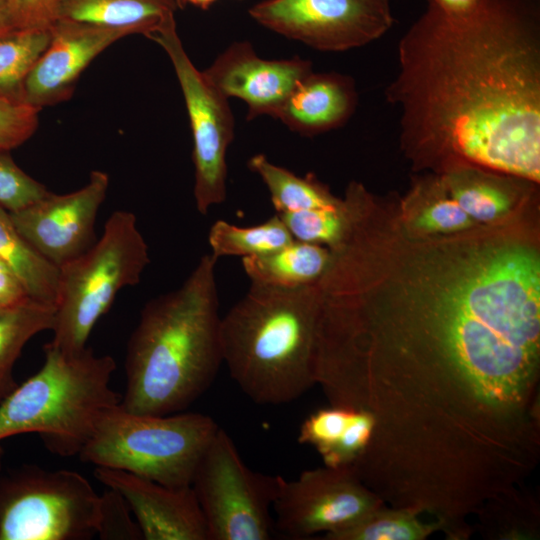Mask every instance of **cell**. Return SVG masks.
I'll return each mask as SVG.
<instances>
[{
	"label": "cell",
	"instance_id": "cell-1",
	"mask_svg": "<svg viewBox=\"0 0 540 540\" xmlns=\"http://www.w3.org/2000/svg\"><path fill=\"white\" fill-rule=\"evenodd\" d=\"M348 226L316 282L314 378L371 414L367 451L425 475L497 462L540 426V239L530 207L421 235L399 201L348 185Z\"/></svg>",
	"mask_w": 540,
	"mask_h": 540
},
{
	"label": "cell",
	"instance_id": "cell-2",
	"mask_svg": "<svg viewBox=\"0 0 540 540\" xmlns=\"http://www.w3.org/2000/svg\"><path fill=\"white\" fill-rule=\"evenodd\" d=\"M386 86L416 171L474 165L540 182V0H428L398 43Z\"/></svg>",
	"mask_w": 540,
	"mask_h": 540
},
{
	"label": "cell",
	"instance_id": "cell-3",
	"mask_svg": "<svg viewBox=\"0 0 540 540\" xmlns=\"http://www.w3.org/2000/svg\"><path fill=\"white\" fill-rule=\"evenodd\" d=\"M217 261L204 254L179 288L141 310L126 351V410L182 412L213 383L223 363Z\"/></svg>",
	"mask_w": 540,
	"mask_h": 540
},
{
	"label": "cell",
	"instance_id": "cell-4",
	"mask_svg": "<svg viewBox=\"0 0 540 540\" xmlns=\"http://www.w3.org/2000/svg\"><path fill=\"white\" fill-rule=\"evenodd\" d=\"M316 283L285 289L251 283L221 317L223 363L260 405L295 401L314 386Z\"/></svg>",
	"mask_w": 540,
	"mask_h": 540
},
{
	"label": "cell",
	"instance_id": "cell-5",
	"mask_svg": "<svg viewBox=\"0 0 540 540\" xmlns=\"http://www.w3.org/2000/svg\"><path fill=\"white\" fill-rule=\"evenodd\" d=\"M42 367L0 401V441L36 433L61 457L79 455L102 414L120 403L116 363L90 348L64 353L48 343Z\"/></svg>",
	"mask_w": 540,
	"mask_h": 540
},
{
	"label": "cell",
	"instance_id": "cell-6",
	"mask_svg": "<svg viewBox=\"0 0 540 540\" xmlns=\"http://www.w3.org/2000/svg\"><path fill=\"white\" fill-rule=\"evenodd\" d=\"M218 428L205 414H138L118 403L102 414L78 456L96 467L123 470L166 486H191Z\"/></svg>",
	"mask_w": 540,
	"mask_h": 540
},
{
	"label": "cell",
	"instance_id": "cell-7",
	"mask_svg": "<svg viewBox=\"0 0 540 540\" xmlns=\"http://www.w3.org/2000/svg\"><path fill=\"white\" fill-rule=\"evenodd\" d=\"M149 263L148 245L135 215L113 212L101 238L59 268L53 338L48 344L67 354L86 349L94 326L118 292L138 284Z\"/></svg>",
	"mask_w": 540,
	"mask_h": 540
},
{
	"label": "cell",
	"instance_id": "cell-8",
	"mask_svg": "<svg viewBox=\"0 0 540 540\" xmlns=\"http://www.w3.org/2000/svg\"><path fill=\"white\" fill-rule=\"evenodd\" d=\"M101 495L80 473L22 465L0 472V540H88Z\"/></svg>",
	"mask_w": 540,
	"mask_h": 540
},
{
	"label": "cell",
	"instance_id": "cell-9",
	"mask_svg": "<svg viewBox=\"0 0 540 540\" xmlns=\"http://www.w3.org/2000/svg\"><path fill=\"white\" fill-rule=\"evenodd\" d=\"M283 477L251 470L228 433L218 428L196 468L191 487L208 540H268L273 503Z\"/></svg>",
	"mask_w": 540,
	"mask_h": 540
},
{
	"label": "cell",
	"instance_id": "cell-10",
	"mask_svg": "<svg viewBox=\"0 0 540 540\" xmlns=\"http://www.w3.org/2000/svg\"><path fill=\"white\" fill-rule=\"evenodd\" d=\"M168 55L189 116L195 167L194 198L202 215L226 199V153L234 138V117L228 98L190 60L172 22L150 37Z\"/></svg>",
	"mask_w": 540,
	"mask_h": 540
},
{
	"label": "cell",
	"instance_id": "cell-11",
	"mask_svg": "<svg viewBox=\"0 0 540 540\" xmlns=\"http://www.w3.org/2000/svg\"><path fill=\"white\" fill-rule=\"evenodd\" d=\"M248 12L265 28L327 52L367 45L394 23L390 0H263Z\"/></svg>",
	"mask_w": 540,
	"mask_h": 540
},
{
	"label": "cell",
	"instance_id": "cell-12",
	"mask_svg": "<svg viewBox=\"0 0 540 540\" xmlns=\"http://www.w3.org/2000/svg\"><path fill=\"white\" fill-rule=\"evenodd\" d=\"M386 505L350 466L305 470L283 478L273 503L274 528L291 539H309L344 530Z\"/></svg>",
	"mask_w": 540,
	"mask_h": 540
},
{
	"label": "cell",
	"instance_id": "cell-13",
	"mask_svg": "<svg viewBox=\"0 0 540 540\" xmlns=\"http://www.w3.org/2000/svg\"><path fill=\"white\" fill-rule=\"evenodd\" d=\"M108 187V174L95 170L82 188L63 195L50 192L9 215L30 245L59 269L97 241L95 221Z\"/></svg>",
	"mask_w": 540,
	"mask_h": 540
},
{
	"label": "cell",
	"instance_id": "cell-14",
	"mask_svg": "<svg viewBox=\"0 0 540 540\" xmlns=\"http://www.w3.org/2000/svg\"><path fill=\"white\" fill-rule=\"evenodd\" d=\"M226 98L246 103L247 119L275 117L296 85L313 72L309 60L260 58L249 42H235L202 71Z\"/></svg>",
	"mask_w": 540,
	"mask_h": 540
},
{
	"label": "cell",
	"instance_id": "cell-15",
	"mask_svg": "<svg viewBox=\"0 0 540 540\" xmlns=\"http://www.w3.org/2000/svg\"><path fill=\"white\" fill-rule=\"evenodd\" d=\"M129 36L121 30L56 20L49 43L38 58L23 87V101L41 110L68 100L88 65L106 48Z\"/></svg>",
	"mask_w": 540,
	"mask_h": 540
},
{
	"label": "cell",
	"instance_id": "cell-16",
	"mask_svg": "<svg viewBox=\"0 0 540 540\" xmlns=\"http://www.w3.org/2000/svg\"><path fill=\"white\" fill-rule=\"evenodd\" d=\"M94 475L124 498L142 539L208 540L206 521L191 486L170 487L105 467H96Z\"/></svg>",
	"mask_w": 540,
	"mask_h": 540
},
{
	"label": "cell",
	"instance_id": "cell-17",
	"mask_svg": "<svg viewBox=\"0 0 540 540\" xmlns=\"http://www.w3.org/2000/svg\"><path fill=\"white\" fill-rule=\"evenodd\" d=\"M357 101L351 77L311 72L296 85L274 118L295 133L315 136L344 125Z\"/></svg>",
	"mask_w": 540,
	"mask_h": 540
},
{
	"label": "cell",
	"instance_id": "cell-18",
	"mask_svg": "<svg viewBox=\"0 0 540 540\" xmlns=\"http://www.w3.org/2000/svg\"><path fill=\"white\" fill-rule=\"evenodd\" d=\"M449 195L477 224L508 218L536 197L539 183L511 174L460 165L441 174Z\"/></svg>",
	"mask_w": 540,
	"mask_h": 540
},
{
	"label": "cell",
	"instance_id": "cell-19",
	"mask_svg": "<svg viewBox=\"0 0 540 540\" xmlns=\"http://www.w3.org/2000/svg\"><path fill=\"white\" fill-rule=\"evenodd\" d=\"M175 0H57L56 20L76 21L148 38L175 22Z\"/></svg>",
	"mask_w": 540,
	"mask_h": 540
},
{
	"label": "cell",
	"instance_id": "cell-20",
	"mask_svg": "<svg viewBox=\"0 0 540 540\" xmlns=\"http://www.w3.org/2000/svg\"><path fill=\"white\" fill-rule=\"evenodd\" d=\"M330 258L327 247L293 240L265 255L242 258L251 283L293 289L315 284Z\"/></svg>",
	"mask_w": 540,
	"mask_h": 540
},
{
	"label": "cell",
	"instance_id": "cell-21",
	"mask_svg": "<svg viewBox=\"0 0 540 540\" xmlns=\"http://www.w3.org/2000/svg\"><path fill=\"white\" fill-rule=\"evenodd\" d=\"M400 217L407 229L421 235H444L478 225L449 195L439 174L418 179L409 194L399 199Z\"/></svg>",
	"mask_w": 540,
	"mask_h": 540
},
{
	"label": "cell",
	"instance_id": "cell-22",
	"mask_svg": "<svg viewBox=\"0 0 540 540\" xmlns=\"http://www.w3.org/2000/svg\"><path fill=\"white\" fill-rule=\"evenodd\" d=\"M247 166L266 185L277 213L334 209L342 204V199L334 196L313 174L297 176L272 163L264 154L252 156Z\"/></svg>",
	"mask_w": 540,
	"mask_h": 540
},
{
	"label": "cell",
	"instance_id": "cell-23",
	"mask_svg": "<svg viewBox=\"0 0 540 540\" xmlns=\"http://www.w3.org/2000/svg\"><path fill=\"white\" fill-rule=\"evenodd\" d=\"M54 305L35 299L0 310V401L18 385L14 366L27 342L38 333L52 330Z\"/></svg>",
	"mask_w": 540,
	"mask_h": 540
},
{
	"label": "cell",
	"instance_id": "cell-24",
	"mask_svg": "<svg viewBox=\"0 0 540 540\" xmlns=\"http://www.w3.org/2000/svg\"><path fill=\"white\" fill-rule=\"evenodd\" d=\"M0 257L18 276L31 298L55 306L59 269L20 234L9 212L0 207Z\"/></svg>",
	"mask_w": 540,
	"mask_h": 540
},
{
	"label": "cell",
	"instance_id": "cell-25",
	"mask_svg": "<svg viewBox=\"0 0 540 540\" xmlns=\"http://www.w3.org/2000/svg\"><path fill=\"white\" fill-rule=\"evenodd\" d=\"M476 516L487 538L535 540L539 536V504L524 484L487 502Z\"/></svg>",
	"mask_w": 540,
	"mask_h": 540
},
{
	"label": "cell",
	"instance_id": "cell-26",
	"mask_svg": "<svg viewBox=\"0 0 540 540\" xmlns=\"http://www.w3.org/2000/svg\"><path fill=\"white\" fill-rule=\"evenodd\" d=\"M294 239L276 213L255 226H236L225 220L215 221L209 229L208 242L216 257L259 256L273 252Z\"/></svg>",
	"mask_w": 540,
	"mask_h": 540
},
{
	"label": "cell",
	"instance_id": "cell-27",
	"mask_svg": "<svg viewBox=\"0 0 540 540\" xmlns=\"http://www.w3.org/2000/svg\"><path fill=\"white\" fill-rule=\"evenodd\" d=\"M49 40L50 28H15L0 36V97L23 101L25 80Z\"/></svg>",
	"mask_w": 540,
	"mask_h": 540
},
{
	"label": "cell",
	"instance_id": "cell-28",
	"mask_svg": "<svg viewBox=\"0 0 540 540\" xmlns=\"http://www.w3.org/2000/svg\"><path fill=\"white\" fill-rule=\"evenodd\" d=\"M439 523L424 522L415 511L383 505L354 525L325 535L324 540H424L440 531Z\"/></svg>",
	"mask_w": 540,
	"mask_h": 540
},
{
	"label": "cell",
	"instance_id": "cell-29",
	"mask_svg": "<svg viewBox=\"0 0 540 540\" xmlns=\"http://www.w3.org/2000/svg\"><path fill=\"white\" fill-rule=\"evenodd\" d=\"M294 240L317 244L328 249L337 246L348 226V213L344 200L338 208L310 209L277 213Z\"/></svg>",
	"mask_w": 540,
	"mask_h": 540
},
{
	"label": "cell",
	"instance_id": "cell-30",
	"mask_svg": "<svg viewBox=\"0 0 540 540\" xmlns=\"http://www.w3.org/2000/svg\"><path fill=\"white\" fill-rule=\"evenodd\" d=\"M7 152L0 150V207L13 212L42 199L50 191L23 171Z\"/></svg>",
	"mask_w": 540,
	"mask_h": 540
},
{
	"label": "cell",
	"instance_id": "cell-31",
	"mask_svg": "<svg viewBox=\"0 0 540 540\" xmlns=\"http://www.w3.org/2000/svg\"><path fill=\"white\" fill-rule=\"evenodd\" d=\"M354 410L332 406L310 414L301 424L298 442L314 447L321 456L341 437Z\"/></svg>",
	"mask_w": 540,
	"mask_h": 540
},
{
	"label": "cell",
	"instance_id": "cell-32",
	"mask_svg": "<svg viewBox=\"0 0 540 540\" xmlns=\"http://www.w3.org/2000/svg\"><path fill=\"white\" fill-rule=\"evenodd\" d=\"M373 426L374 420L371 414L354 410L339 440L321 455L324 465L328 467L351 466L367 446Z\"/></svg>",
	"mask_w": 540,
	"mask_h": 540
},
{
	"label": "cell",
	"instance_id": "cell-33",
	"mask_svg": "<svg viewBox=\"0 0 540 540\" xmlns=\"http://www.w3.org/2000/svg\"><path fill=\"white\" fill-rule=\"evenodd\" d=\"M40 110L22 100L0 97V150L9 151L36 131Z\"/></svg>",
	"mask_w": 540,
	"mask_h": 540
},
{
	"label": "cell",
	"instance_id": "cell-34",
	"mask_svg": "<svg viewBox=\"0 0 540 540\" xmlns=\"http://www.w3.org/2000/svg\"><path fill=\"white\" fill-rule=\"evenodd\" d=\"M124 498L112 489L101 495L97 535L101 539H142L140 529Z\"/></svg>",
	"mask_w": 540,
	"mask_h": 540
},
{
	"label": "cell",
	"instance_id": "cell-35",
	"mask_svg": "<svg viewBox=\"0 0 540 540\" xmlns=\"http://www.w3.org/2000/svg\"><path fill=\"white\" fill-rule=\"evenodd\" d=\"M16 28H50L57 0H5Z\"/></svg>",
	"mask_w": 540,
	"mask_h": 540
},
{
	"label": "cell",
	"instance_id": "cell-36",
	"mask_svg": "<svg viewBox=\"0 0 540 540\" xmlns=\"http://www.w3.org/2000/svg\"><path fill=\"white\" fill-rule=\"evenodd\" d=\"M29 299L31 297L18 276L0 257V310L18 306Z\"/></svg>",
	"mask_w": 540,
	"mask_h": 540
},
{
	"label": "cell",
	"instance_id": "cell-37",
	"mask_svg": "<svg viewBox=\"0 0 540 540\" xmlns=\"http://www.w3.org/2000/svg\"><path fill=\"white\" fill-rule=\"evenodd\" d=\"M448 13L461 14L471 10L478 0H432Z\"/></svg>",
	"mask_w": 540,
	"mask_h": 540
},
{
	"label": "cell",
	"instance_id": "cell-38",
	"mask_svg": "<svg viewBox=\"0 0 540 540\" xmlns=\"http://www.w3.org/2000/svg\"><path fill=\"white\" fill-rule=\"evenodd\" d=\"M10 11L5 0H0V36L15 29Z\"/></svg>",
	"mask_w": 540,
	"mask_h": 540
},
{
	"label": "cell",
	"instance_id": "cell-39",
	"mask_svg": "<svg viewBox=\"0 0 540 540\" xmlns=\"http://www.w3.org/2000/svg\"><path fill=\"white\" fill-rule=\"evenodd\" d=\"M217 0H175L178 7L183 8L186 5H192L200 9L206 10L213 5Z\"/></svg>",
	"mask_w": 540,
	"mask_h": 540
},
{
	"label": "cell",
	"instance_id": "cell-40",
	"mask_svg": "<svg viewBox=\"0 0 540 540\" xmlns=\"http://www.w3.org/2000/svg\"><path fill=\"white\" fill-rule=\"evenodd\" d=\"M3 459H4V449L0 446V472L2 469Z\"/></svg>",
	"mask_w": 540,
	"mask_h": 540
}]
</instances>
